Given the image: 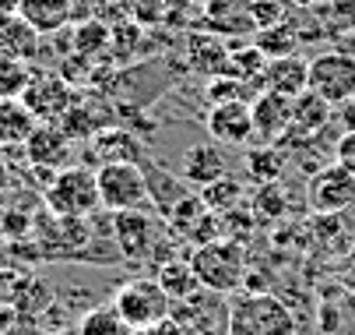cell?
Returning <instances> with one entry per match:
<instances>
[{
	"mask_svg": "<svg viewBox=\"0 0 355 335\" xmlns=\"http://www.w3.org/2000/svg\"><path fill=\"white\" fill-rule=\"evenodd\" d=\"M200 198H205V205L215 212V215H229L236 205H239V198H243V183L236 180V177H222V180H215V183H208V187H200Z\"/></svg>",
	"mask_w": 355,
	"mask_h": 335,
	"instance_id": "cell-24",
	"label": "cell"
},
{
	"mask_svg": "<svg viewBox=\"0 0 355 335\" xmlns=\"http://www.w3.org/2000/svg\"><path fill=\"white\" fill-rule=\"evenodd\" d=\"M261 85L268 92H278L285 99H295L310 88V60H302L295 54L288 57H271L264 64V74H261Z\"/></svg>",
	"mask_w": 355,
	"mask_h": 335,
	"instance_id": "cell-13",
	"label": "cell"
},
{
	"mask_svg": "<svg viewBox=\"0 0 355 335\" xmlns=\"http://www.w3.org/2000/svg\"><path fill=\"white\" fill-rule=\"evenodd\" d=\"M285 11H288V0H253V4H250V18L257 22L261 28L282 25Z\"/></svg>",
	"mask_w": 355,
	"mask_h": 335,
	"instance_id": "cell-28",
	"label": "cell"
},
{
	"mask_svg": "<svg viewBox=\"0 0 355 335\" xmlns=\"http://www.w3.org/2000/svg\"><path fill=\"white\" fill-rule=\"evenodd\" d=\"M39 127V120L32 117V110L21 99H0V149H25V141L32 138V131Z\"/></svg>",
	"mask_w": 355,
	"mask_h": 335,
	"instance_id": "cell-19",
	"label": "cell"
},
{
	"mask_svg": "<svg viewBox=\"0 0 355 335\" xmlns=\"http://www.w3.org/2000/svg\"><path fill=\"white\" fill-rule=\"evenodd\" d=\"M21 286H25V275L15 272V268H0V314L18 307V297H21Z\"/></svg>",
	"mask_w": 355,
	"mask_h": 335,
	"instance_id": "cell-29",
	"label": "cell"
},
{
	"mask_svg": "<svg viewBox=\"0 0 355 335\" xmlns=\"http://www.w3.org/2000/svg\"><path fill=\"white\" fill-rule=\"evenodd\" d=\"M205 127H208L211 141H218V145H246L253 138V110L246 99L211 103L205 113Z\"/></svg>",
	"mask_w": 355,
	"mask_h": 335,
	"instance_id": "cell-10",
	"label": "cell"
},
{
	"mask_svg": "<svg viewBox=\"0 0 355 335\" xmlns=\"http://www.w3.org/2000/svg\"><path fill=\"white\" fill-rule=\"evenodd\" d=\"M25 159L35 170H49V173H60L71 163V134L60 124H39L32 131V138L25 141Z\"/></svg>",
	"mask_w": 355,
	"mask_h": 335,
	"instance_id": "cell-11",
	"label": "cell"
},
{
	"mask_svg": "<svg viewBox=\"0 0 355 335\" xmlns=\"http://www.w3.org/2000/svg\"><path fill=\"white\" fill-rule=\"evenodd\" d=\"M229 335H299L295 314L275 293H239L229 304Z\"/></svg>",
	"mask_w": 355,
	"mask_h": 335,
	"instance_id": "cell-1",
	"label": "cell"
},
{
	"mask_svg": "<svg viewBox=\"0 0 355 335\" xmlns=\"http://www.w3.org/2000/svg\"><path fill=\"white\" fill-rule=\"evenodd\" d=\"M306 202H310V209L320 212V215L345 212V209L355 202V177H352L345 166H338V163L317 170V173L310 177V183H306Z\"/></svg>",
	"mask_w": 355,
	"mask_h": 335,
	"instance_id": "cell-8",
	"label": "cell"
},
{
	"mask_svg": "<svg viewBox=\"0 0 355 335\" xmlns=\"http://www.w3.org/2000/svg\"><path fill=\"white\" fill-rule=\"evenodd\" d=\"M98 202L106 212H144L151 205V190L141 163H106L95 170Z\"/></svg>",
	"mask_w": 355,
	"mask_h": 335,
	"instance_id": "cell-4",
	"label": "cell"
},
{
	"mask_svg": "<svg viewBox=\"0 0 355 335\" xmlns=\"http://www.w3.org/2000/svg\"><path fill=\"white\" fill-rule=\"evenodd\" d=\"M190 268H193V275L200 279L205 290L229 297V293L243 290V275H246L243 244L232 240V236H218V240L200 244L190 254Z\"/></svg>",
	"mask_w": 355,
	"mask_h": 335,
	"instance_id": "cell-2",
	"label": "cell"
},
{
	"mask_svg": "<svg viewBox=\"0 0 355 335\" xmlns=\"http://www.w3.org/2000/svg\"><path fill=\"white\" fill-rule=\"evenodd\" d=\"M155 282L166 290V297H169L173 304H183V300H190L193 293L205 290V286H200V279L193 275V268H190V258H166V261L159 265V272H155Z\"/></svg>",
	"mask_w": 355,
	"mask_h": 335,
	"instance_id": "cell-20",
	"label": "cell"
},
{
	"mask_svg": "<svg viewBox=\"0 0 355 335\" xmlns=\"http://www.w3.org/2000/svg\"><path fill=\"white\" fill-rule=\"evenodd\" d=\"M18 15L39 32V35H57L74 18V0H21Z\"/></svg>",
	"mask_w": 355,
	"mask_h": 335,
	"instance_id": "cell-16",
	"label": "cell"
},
{
	"mask_svg": "<svg viewBox=\"0 0 355 335\" xmlns=\"http://www.w3.org/2000/svg\"><path fill=\"white\" fill-rule=\"evenodd\" d=\"M113 311L137 332L173 318V300L155 279H130L113 293Z\"/></svg>",
	"mask_w": 355,
	"mask_h": 335,
	"instance_id": "cell-5",
	"label": "cell"
},
{
	"mask_svg": "<svg viewBox=\"0 0 355 335\" xmlns=\"http://www.w3.org/2000/svg\"><path fill=\"white\" fill-rule=\"evenodd\" d=\"M320 11H324V18L334 25V35H338V39L355 28V0H324Z\"/></svg>",
	"mask_w": 355,
	"mask_h": 335,
	"instance_id": "cell-27",
	"label": "cell"
},
{
	"mask_svg": "<svg viewBox=\"0 0 355 335\" xmlns=\"http://www.w3.org/2000/svg\"><path fill=\"white\" fill-rule=\"evenodd\" d=\"M32 71L21 60H11L0 54V99H21V92L28 88Z\"/></svg>",
	"mask_w": 355,
	"mask_h": 335,
	"instance_id": "cell-26",
	"label": "cell"
},
{
	"mask_svg": "<svg viewBox=\"0 0 355 335\" xmlns=\"http://www.w3.org/2000/svg\"><path fill=\"white\" fill-rule=\"evenodd\" d=\"M113 236L127 261H144L155 251V219L148 212H113Z\"/></svg>",
	"mask_w": 355,
	"mask_h": 335,
	"instance_id": "cell-12",
	"label": "cell"
},
{
	"mask_svg": "<svg viewBox=\"0 0 355 335\" xmlns=\"http://www.w3.org/2000/svg\"><path fill=\"white\" fill-rule=\"evenodd\" d=\"M338 50H345L348 57H355V28H352V32H345V35L338 39Z\"/></svg>",
	"mask_w": 355,
	"mask_h": 335,
	"instance_id": "cell-34",
	"label": "cell"
},
{
	"mask_svg": "<svg viewBox=\"0 0 355 335\" xmlns=\"http://www.w3.org/2000/svg\"><path fill=\"white\" fill-rule=\"evenodd\" d=\"M42 205H46L49 215H60V219H88L95 209H103V202H98L95 170L67 166V170L53 173L46 180Z\"/></svg>",
	"mask_w": 355,
	"mask_h": 335,
	"instance_id": "cell-3",
	"label": "cell"
},
{
	"mask_svg": "<svg viewBox=\"0 0 355 335\" xmlns=\"http://www.w3.org/2000/svg\"><path fill=\"white\" fill-rule=\"evenodd\" d=\"M310 92H317L331 106L355 99V57H348L338 46L317 54L310 60Z\"/></svg>",
	"mask_w": 355,
	"mask_h": 335,
	"instance_id": "cell-6",
	"label": "cell"
},
{
	"mask_svg": "<svg viewBox=\"0 0 355 335\" xmlns=\"http://www.w3.org/2000/svg\"><path fill=\"white\" fill-rule=\"evenodd\" d=\"M295 42H299V25L285 18L282 25L264 28V35H261V50H264V57H288V54L295 50Z\"/></svg>",
	"mask_w": 355,
	"mask_h": 335,
	"instance_id": "cell-25",
	"label": "cell"
},
{
	"mask_svg": "<svg viewBox=\"0 0 355 335\" xmlns=\"http://www.w3.org/2000/svg\"><path fill=\"white\" fill-rule=\"evenodd\" d=\"M92 156L98 159V166L106 163H141L144 149L137 134H130L127 127H110V131H98L92 138Z\"/></svg>",
	"mask_w": 355,
	"mask_h": 335,
	"instance_id": "cell-17",
	"label": "cell"
},
{
	"mask_svg": "<svg viewBox=\"0 0 355 335\" xmlns=\"http://www.w3.org/2000/svg\"><path fill=\"white\" fill-rule=\"evenodd\" d=\"M334 163L355 177V131H341L334 141Z\"/></svg>",
	"mask_w": 355,
	"mask_h": 335,
	"instance_id": "cell-30",
	"label": "cell"
},
{
	"mask_svg": "<svg viewBox=\"0 0 355 335\" xmlns=\"http://www.w3.org/2000/svg\"><path fill=\"white\" fill-rule=\"evenodd\" d=\"M187 60H190L193 71L208 74V78H218L229 67V50L215 35H190L187 39Z\"/></svg>",
	"mask_w": 355,
	"mask_h": 335,
	"instance_id": "cell-21",
	"label": "cell"
},
{
	"mask_svg": "<svg viewBox=\"0 0 355 335\" xmlns=\"http://www.w3.org/2000/svg\"><path fill=\"white\" fill-rule=\"evenodd\" d=\"M285 170V152L278 145H257V149H250L246 152V177L253 183H275Z\"/></svg>",
	"mask_w": 355,
	"mask_h": 335,
	"instance_id": "cell-22",
	"label": "cell"
},
{
	"mask_svg": "<svg viewBox=\"0 0 355 335\" xmlns=\"http://www.w3.org/2000/svg\"><path fill=\"white\" fill-rule=\"evenodd\" d=\"M78 335H137V328H130L110 304V307L85 311V318L78 321Z\"/></svg>",
	"mask_w": 355,
	"mask_h": 335,
	"instance_id": "cell-23",
	"label": "cell"
},
{
	"mask_svg": "<svg viewBox=\"0 0 355 335\" xmlns=\"http://www.w3.org/2000/svg\"><path fill=\"white\" fill-rule=\"evenodd\" d=\"M137 335H183V328H180L173 318H166L162 325H151V328H144V332H137Z\"/></svg>",
	"mask_w": 355,
	"mask_h": 335,
	"instance_id": "cell-31",
	"label": "cell"
},
{
	"mask_svg": "<svg viewBox=\"0 0 355 335\" xmlns=\"http://www.w3.org/2000/svg\"><path fill=\"white\" fill-rule=\"evenodd\" d=\"M320 4H324V0H288V8H299V11H313Z\"/></svg>",
	"mask_w": 355,
	"mask_h": 335,
	"instance_id": "cell-35",
	"label": "cell"
},
{
	"mask_svg": "<svg viewBox=\"0 0 355 335\" xmlns=\"http://www.w3.org/2000/svg\"><path fill=\"white\" fill-rule=\"evenodd\" d=\"M8 190H11V170H8L4 159H0V202L8 198Z\"/></svg>",
	"mask_w": 355,
	"mask_h": 335,
	"instance_id": "cell-33",
	"label": "cell"
},
{
	"mask_svg": "<svg viewBox=\"0 0 355 335\" xmlns=\"http://www.w3.org/2000/svg\"><path fill=\"white\" fill-rule=\"evenodd\" d=\"M21 0H0V15H18Z\"/></svg>",
	"mask_w": 355,
	"mask_h": 335,
	"instance_id": "cell-36",
	"label": "cell"
},
{
	"mask_svg": "<svg viewBox=\"0 0 355 335\" xmlns=\"http://www.w3.org/2000/svg\"><path fill=\"white\" fill-rule=\"evenodd\" d=\"M39 32L21 18V15H0V54L28 64L39 50Z\"/></svg>",
	"mask_w": 355,
	"mask_h": 335,
	"instance_id": "cell-18",
	"label": "cell"
},
{
	"mask_svg": "<svg viewBox=\"0 0 355 335\" xmlns=\"http://www.w3.org/2000/svg\"><path fill=\"white\" fill-rule=\"evenodd\" d=\"M180 173L190 187H208L215 180L225 177V152L218 141H200V145H190L180 159Z\"/></svg>",
	"mask_w": 355,
	"mask_h": 335,
	"instance_id": "cell-14",
	"label": "cell"
},
{
	"mask_svg": "<svg viewBox=\"0 0 355 335\" xmlns=\"http://www.w3.org/2000/svg\"><path fill=\"white\" fill-rule=\"evenodd\" d=\"M334 117V106L327 99H320L317 92H302L292 99V131L285 141H295V138H317Z\"/></svg>",
	"mask_w": 355,
	"mask_h": 335,
	"instance_id": "cell-15",
	"label": "cell"
},
{
	"mask_svg": "<svg viewBox=\"0 0 355 335\" xmlns=\"http://www.w3.org/2000/svg\"><path fill=\"white\" fill-rule=\"evenodd\" d=\"M338 120H341V131H355V99L338 106Z\"/></svg>",
	"mask_w": 355,
	"mask_h": 335,
	"instance_id": "cell-32",
	"label": "cell"
},
{
	"mask_svg": "<svg viewBox=\"0 0 355 335\" xmlns=\"http://www.w3.org/2000/svg\"><path fill=\"white\" fill-rule=\"evenodd\" d=\"M21 103L32 110V117L39 124H60L74 106V92H71V81L64 74L39 71V74H32L28 88L21 92Z\"/></svg>",
	"mask_w": 355,
	"mask_h": 335,
	"instance_id": "cell-7",
	"label": "cell"
},
{
	"mask_svg": "<svg viewBox=\"0 0 355 335\" xmlns=\"http://www.w3.org/2000/svg\"><path fill=\"white\" fill-rule=\"evenodd\" d=\"M250 110H253V138H257L261 145H282V141L288 138V131H292V99L261 88L250 99Z\"/></svg>",
	"mask_w": 355,
	"mask_h": 335,
	"instance_id": "cell-9",
	"label": "cell"
}]
</instances>
